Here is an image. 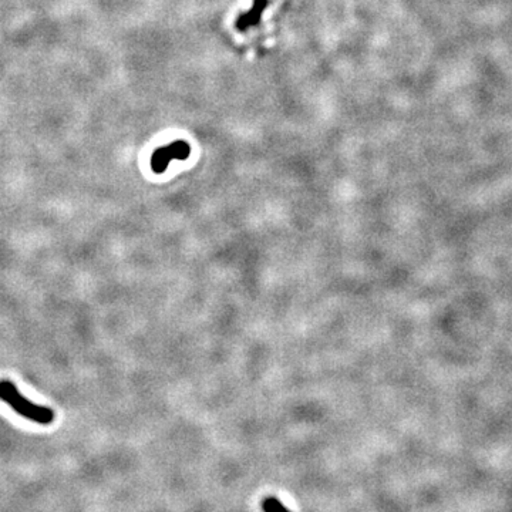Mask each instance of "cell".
<instances>
[{"mask_svg": "<svg viewBox=\"0 0 512 512\" xmlns=\"http://www.w3.org/2000/svg\"><path fill=\"white\" fill-rule=\"evenodd\" d=\"M262 510L263 512H290L275 497H266L262 503Z\"/></svg>", "mask_w": 512, "mask_h": 512, "instance_id": "obj_3", "label": "cell"}, {"mask_svg": "<svg viewBox=\"0 0 512 512\" xmlns=\"http://www.w3.org/2000/svg\"><path fill=\"white\" fill-rule=\"evenodd\" d=\"M0 400L9 404L17 414L30 421L39 424H51L54 421L56 414L50 407L39 406L30 401L10 380H0Z\"/></svg>", "mask_w": 512, "mask_h": 512, "instance_id": "obj_1", "label": "cell"}, {"mask_svg": "<svg viewBox=\"0 0 512 512\" xmlns=\"http://www.w3.org/2000/svg\"><path fill=\"white\" fill-rule=\"evenodd\" d=\"M190 154V147L185 143H175L173 145L158 150L153 155V170L155 173H163L171 160H185Z\"/></svg>", "mask_w": 512, "mask_h": 512, "instance_id": "obj_2", "label": "cell"}]
</instances>
